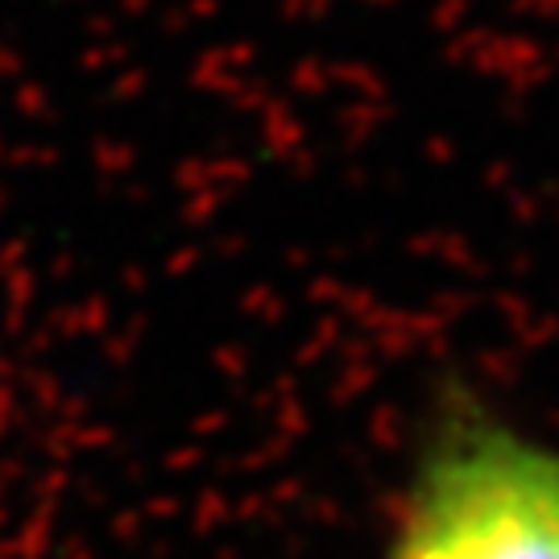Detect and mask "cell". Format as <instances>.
<instances>
[{"label": "cell", "mask_w": 559, "mask_h": 559, "mask_svg": "<svg viewBox=\"0 0 559 559\" xmlns=\"http://www.w3.org/2000/svg\"><path fill=\"white\" fill-rule=\"evenodd\" d=\"M381 559H559V443L443 390Z\"/></svg>", "instance_id": "obj_1"}]
</instances>
